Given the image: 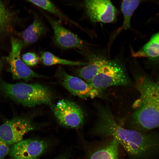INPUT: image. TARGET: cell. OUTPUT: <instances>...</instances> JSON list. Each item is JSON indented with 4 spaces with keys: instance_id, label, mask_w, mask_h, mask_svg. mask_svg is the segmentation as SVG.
<instances>
[{
    "instance_id": "obj_1",
    "label": "cell",
    "mask_w": 159,
    "mask_h": 159,
    "mask_svg": "<svg viewBox=\"0 0 159 159\" xmlns=\"http://www.w3.org/2000/svg\"><path fill=\"white\" fill-rule=\"evenodd\" d=\"M94 134L103 138L115 140L125 150L130 159H140L159 146L155 137L119 125L108 108L99 111Z\"/></svg>"
},
{
    "instance_id": "obj_2",
    "label": "cell",
    "mask_w": 159,
    "mask_h": 159,
    "mask_svg": "<svg viewBox=\"0 0 159 159\" xmlns=\"http://www.w3.org/2000/svg\"><path fill=\"white\" fill-rule=\"evenodd\" d=\"M139 98L133 105L130 129L140 132L159 128V86L144 76L137 79Z\"/></svg>"
},
{
    "instance_id": "obj_3",
    "label": "cell",
    "mask_w": 159,
    "mask_h": 159,
    "mask_svg": "<svg viewBox=\"0 0 159 159\" xmlns=\"http://www.w3.org/2000/svg\"><path fill=\"white\" fill-rule=\"evenodd\" d=\"M0 90L6 96L29 107L49 104L52 99V93L48 88L37 83L11 84L1 81Z\"/></svg>"
},
{
    "instance_id": "obj_4",
    "label": "cell",
    "mask_w": 159,
    "mask_h": 159,
    "mask_svg": "<svg viewBox=\"0 0 159 159\" xmlns=\"http://www.w3.org/2000/svg\"><path fill=\"white\" fill-rule=\"evenodd\" d=\"M130 81L124 69L117 62L107 60L90 84L101 94L106 88L113 86H125Z\"/></svg>"
},
{
    "instance_id": "obj_5",
    "label": "cell",
    "mask_w": 159,
    "mask_h": 159,
    "mask_svg": "<svg viewBox=\"0 0 159 159\" xmlns=\"http://www.w3.org/2000/svg\"><path fill=\"white\" fill-rule=\"evenodd\" d=\"M52 110L55 116L62 125L77 128L83 123V111L79 105L73 102L61 100L52 106Z\"/></svg>"
},
{
    "instance_id": "obj_6",
    "label": "cell",
    "mask_w": 159,
    "mask_h": 159,
    "mask_svg": "<svg viewBox=\"0 0 159 159\" xmlns=\"http://www.w3.org/2000/svg\"><path fill=\"white\" fill-rule=\"evenodd\" d=\"M34 128L29 120L16 117L6 120L0 126V139L11 146L23 140L24 135Z\"/></svg>"
},
{
    "instance_id": "obj_7",
    "label": "cell",
    "mask_w": 159,
    "mask_h": 159,
    "mask_svg": "<svg viewBox=\"0 0 159 159\" xmlns=\"http://www.w3.org/2000/svg\"><path fill=\"white\" fill-rule=\"evenodd\" d=\"M23 44L21 40L12 37L11 50L6 59L13 78L22 79L27 81L33 78L40 77L41 76L30 69L21 59L20 54Z\"/></svg>"
},
{
    "instance_id": "obj_8",
    "label": "cell",
    "mask_w": 159,
    "mask_h": 159,
    "mask_svg": "<svg viewBox=\"0 0 159 159\" xmlns=\"http://www.w3.org/2000/svg\"><path fill=\"white\" fill-rule=\"evenodd\" d=\"M47 143L36 139H23L10 147V159H37L47 150Z\"/></svg>"
},
{
    "instance_id": "obj_9",
    "label": "cell",
    "mask_w": 159,
    "mask_h": 159,
    "mask_svg": "<svg viewBox=\"0 0 159 159\" xmlns=\"http://www.w3.org/2000/svg\"><path fill=\"white\" fill-rule=\"evenodd\" d=\"M57 75L62 85L75 96L82 98H93L101 94L90 84L81 78L69 75L61 68L58 69Z\"/></svg>"
},
{
    "instance_id": "obj_10",
    "label": "cell",
    "mask_w": 159,
    "mask_h": 159,
    "mask_svg": "<svg viewBox=\"0 0 159 159\" xmlns=\"http://www.w3.org/2000/svg\"><path fill=\"white\" fill-rule=\"evenodd\" d=\"M84 5L88 16L93 23H109L116 19L117 9L110 1L87 0Z\"/></svg>"
},
{
    "instance_id": "obj_11",
    "label": "cell",
    "mask_w": 159,
    "mask_h": 159,
    "mask_svg": "<svg viewBox=\"0 0 159 159\" xmlns=\"http://www.w3.org/2000/svg\"><path fill=\"white\" fill-rule=\"evenodd\" d=\"M53 31L54 43L58 47L67 49L81 48L84 46L83 41L70 31L63 27L58 21L45 14Z\"/></svg>"
},
{
    "instance_id": "obj_12",
    "label": "cell",
    "mask_w": 159,
    "mask_h": 159,
    "mask_svg": "<svg viewBox=\"0 0 159 159\" xmlns=\"http://www.w3.org/2000/svg\"><path fill=\"white\" fill-rule=\"evenodd\" d=\"M119 145L114 139L105 138L94 146L88 159H118Z\"/></svg>"
},
{
    "instance_id": "obj_13",
    "label": "cell",
    "mask_w": 159,
    "mask_h": 159,
    "mask_svg": "<svg viewBox=\"0 0 159 159\" xmlns=\"http://www.w3.org/2000/svg\"><path fill=\"white\" fill-rule=\"evenodd\" d=\"M47 29L42 20L36 16L32 23L24 32L23 38L25 44H29L36 42L44 35Z\"/></svg>"
},
{
    "instance_id": "obj_14",
    "label": "cell",
    "mask_w": 159,
    "mask_h": 159,
    "mask_svg": "<svg viewBox=\"0 0 159 159\" xmlns=\"http://www.w3.org/2000/svg\"><path fill=\"white\" fill-rule=\"evenodd\" d=\"M107 59L99 57H93L78 72L79 76L90 83L105 64Z\"/></svg>"
},
{
    "instance_id": "obj_15",
    "label": "cell",
    "mask_w": 159,
    "mask_h": 159,
    "mask_svg": "<svg viewBox=\"0 0 159 159\" xmlns=\"http://www.w3.org/2000/svg\"><path fill=\"white\" fill-rule=\"evenodd\" d=\"M136 57H146L159 60V32L154 34L139 51L132 53Z\"/></svg>"
},
{
    "instance_id": "obj_16",
    "label": "cell",
    "mask_w": 159,
    "mask_h": 159,
    "mask_svg": "<svg viewBox=\"0 0 159 159\" xmlns=\"http://www.w3.org/2000/svg\"><path fill=\"white\" fill-rule=\"evenodd\" d=\"M140 3L139 0H123L121 4V9L123 16L122 25L118 31L126 30L130 26V21L134 11Z\"/></svg>"
},
{
    "instance_id": "obj_17",
    "label": "cell",
    "mask_w": 159,
    "mask_h": 159,
    "mask_svg": "<svg viewBox=\"0 0 159 159\" xmlns=\"http://www.w3.org/2000/svg\"><path fill=\"white\" fill-rule=\"evenodd\" d=\"M40 59L44 65L51 66L56 64H62L72 66L85 65L87 63L73 61L60 58L48 52H42L40 53Z\"/></svg>"
},
{
    "instance_id": "obj_18",
    "label": "cell",
    "mask_w": 159,
    "mask_h": 159,
    "mask_svg": "<svg viewBox=\"0 0 159 159\" xmlns=\"http://www.w3.org/2000/svg\"><path fill=\"white\" fill-rule=\"evenodd\" d=\"M28 1L54 14L64 21L75 24L74 21L70 19L64 14L52 2L49 1L47 0H28Z\"/></svg>"
},
{
    "instance_id": "obj_19",
    "label": "cell",
    "mask_w": 159,
    "mask_h": 159,
    "mask_svg": "<svg viewBox=\"0 0 159 159\" xmlns=\"http://www.w3.org/2000/svg\"><path fill=\"white\" fill-rule=\"evenodd\" d=\"M10 18L9 11L3 3L0 1V32L6 28Z\"/></svg>"
},
{
    "instance_id": "obj_20",
    "label": "cell",
    "mask_w": 159,
    "mask_h": 159,
    "mask_svg": "<svg viewBox=\"0 0 159 159\" xmlns=\"http://www.w3.org/2000/svg\"><path fill=\"white\" fill-rule=\"evenodd\" d=\"M23 62L27 66H34L37 65L39 61L37 55L33 52H28L24 54L22 56Z\"/></svg>"
},
{
    "instance_id": "obj_21",
    "label": "cell",
    "mask_w": 159,
    "mask_h": 159,
    "mask_svg": "<svg viewBox=\"0 0 159 159\" xmlns=\"http://www.w3.org/2000/svg\"><path fill=\"white\" fill-rule=\"evenodd\" d=\"M10 147L0 139V159H5L6 156L9 155Z\"/></svg>"
},
{
    "instance_id": "obj_22",
    "label": "cell",
    "mask_w": 159,
    "mask_h": 159,
    "mask_svg": "<svg viewBox=\"0 0 159 159\" xmlns=\"http://www.w3.org/2000/svg\"><path fill=\"white\" fill-rule=\"evenodd\" d=\"M157 83L158 84V85H159V78H158V82Z\"/></svg>"
},
{
    "instance_id": "obj_23",
    "label": "cell",
    "mask_w": 159,
    "mask_h": 159,
    "mask_svg": "<svg viewBox=\"0 0 159 159\" xmlns=\"http://www.w3.org/2000/svg\"><path fill=\"white\" fill-rule=\"evenodd\" d=\"M64 159V158H59V159Z\"/></svg>"
}]
</instances>
